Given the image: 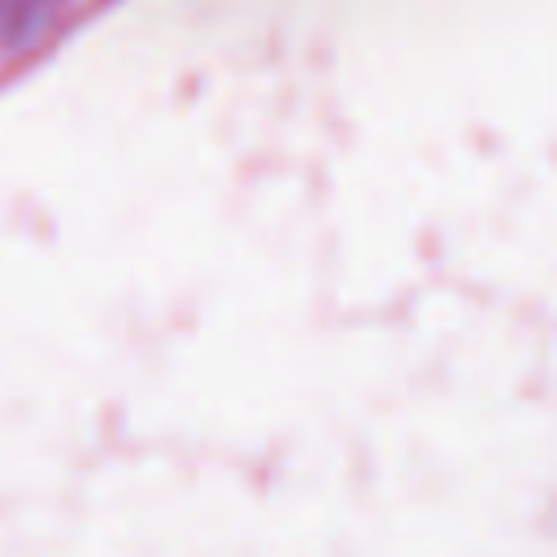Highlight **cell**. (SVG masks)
Listing matches in <instances>:
<instances>
[]
</instances>
